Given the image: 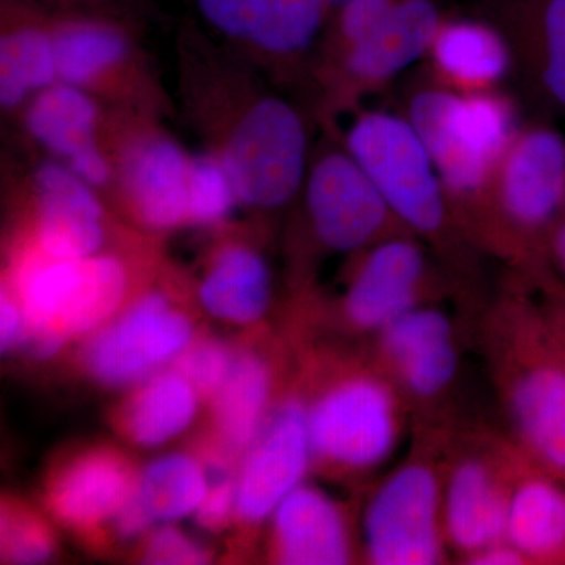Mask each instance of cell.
I'll return each mask as SVG.
<instances>
[{"mask_svg": "<svg viewBox=\"0 0 565 565\" xmlns=\"http://www.w3.org/2000/svg\"><path fill=\"white\" fill-rule=\"evenodd\" d=\"M181 84L193 126L232 174L241 206L278 210L302 191L307 125L291 103L258 87L247 61L188 47Z\"/></svg>", "mask_w": 565, "mask_h": 565, "instance_id": "6da1fadb", "label": "cell"}, {"mask_svg": "<svg viewBox=\"0 0 565 565\" xmlns=\"http://www.w3.org/2000/svg\"><path fill=\"white\" fill-rule=\"evenodd\" d=\"M7 288L24 313L22 348L35 359H51L70 338L109 322L128 292V270L117 256L51 258L32 243L14 262Z\"/></svg>", "mask_w": 565, "mask_h": 565, "instance_id": "7a4b0ae2", "label": "cell"}, {"mask_svg": "<svg viewBox=\"0 0 565 565\" xmlns=\"http://www.w3.org/2000/svg\"><path fill=\"white\" fill-rule=\"evenodd\" d=\"M407 118L446 192L462 199L486 191L516 134L511 106L490 92L426 88L412 98Z\"/></svg>", "mask_w": 565, "mask_h": 565, "instance_id": "3957f363", "label": "cell"}, {"mask_svg": "<svg viewBox=\"0 0 565 565\" xmlns=\"http://www.w3.org/2000/svg\"><path fill=\"white\" fill-rule=\"evenodd\" d=\"M345 151L373 181L393 217L423 234L444 228L448 192L408 118L384 110L364 111L345 134Z\"/></svg>", "mask_w": 565, "mask_h": 565, "instance_id": "277c9868", "label": "cell"}, {"mask_svg": "<svg viewBox=\"0 0 565 565\" xmlns=\"http://www.w3.org/2000/svg\"><path fill=\"white\" fill-rule=\"evenodd\" d=\"M136 117L111 134V185L141 225L172 232L189 223L192 154L145 111Z\"/></svg>", "mask_w": 565, "mask_h": 565, "instance_id": "5b68a950", "label": "cell"}, {"mask_svg": "<svg viewBox=\"0 0 565 565\" xmlns=\"http://www.w3.org/2000/svg\"><path fill=\"white\" fill-rule=\"evenodd\" d=\"M51 31L58 81L92 93L102 102L145 104L154 96L131 33L103 14L52 13Z\"/></svg>", "mask_w": 565, "mask_h": 565, "instance_id": "8992f818", "label": "cell"}, {"mask_svg": "<svg viewBox=\"0 0 565 565\" xmlns=\"http://www.w3.org/2000/svg\"><path fill=\"white\" fill-rule=\"evenodd\" d=\"M308 430L313 455L348 470H367L396 445V397L370 375L345 379L308 408Z\"/></svg>", "mask_w": 565, "mask_h": 565, "instance_id": "52a82bcc", "label": "cell"}, {"mask_svg": "<svg viewBox=\"0 0 565 565\" xmlns=\"http://www.w3.org/2000/svg\"><path fill=\"white\" fill-rule=\"evenodd\" d=\"M192 337L188 316L162 294L151 292L99 327L85 345L84 363L102 384H137L177 362Z\"/></svg>", "mask_w": 565, "mask_h": 565, "instance_id": "ba28073f", "label": "cell"}, {"mask_svg": "<svg viewBox=\"0 0 565 565\" xmlns=\"http://www.w3.org/2000/svg\"><path fill=\"white\" fill-rule=\"evenodd\" d=\"M200 17L244 61L288 65L321 36L327 0H195Z\"/></svg>", "mask_w": 565, "mask_h": 565, "instance_id": "9c48e42d", "label": "cell"}, {"mask_svg": "<svg viewBox=\"0 0 565 565\" xmlns=\"http://www.w3.org/2000/svg\"><path fill=\"white\" fill-rule=\"evenodd\" d=\"M440 490L434 471L407 465L390 476L367 505L364 539L377 565L440 563Z\"/></svg>", "mask_w": 565, "mask_h": 565, "instance_id": "30bf717a", "label": "cell"}, {"mask_svg": "<svg viewBox=\"0 0 565 565\" xmlns=\"http://www.w3.org/2000/svg\"><path fill=\"white\" fill-rule=\"evenodd\" d=\"M302 191L316 236L332 250L353 252L373 243L393 217L384 196L345 150L316 158Z\"/></svg>", "mask_w": 565, "mask_h": 565, "instance_id": "8fae6325", "label": "cell"}, {"mask_svg": "<svg viewBox=\"0 0 565 565\" xmlns=\"http://www.w3.org/2000/svg\"><path fill=\"white\" fill-rule=\"evenodd\" d=\"M22 125L50 158L68 166L95 189L114 182L103 107L92 93L57 81L22 107Z\"/></svg>", "mask_w": 565, "mask_h": 565, "instance_id": "7c38bea8", "label": "cell"}, {"mask_svg": "<svg viewBox=\"0 0 565 565\" xmlns=\"http://www.w3.org/2000/svg\"><path fill=\"white\" fill-rule=\"evenodd\" d=\"M498 200L522 232L545 239L565 211V139L548 126L516 131L497 174Z\"/></svg>", "mask_w": 565, "mask_h": 565, "instance_id": "4fadbf2b", "label": "cell"}, {"mask_svg": "<svg viewBox=\"0 0 565 565\" xmlns=\"http://www.w3.org/2000/svg\"><path fill=\"white\" fill-rule=\"evenodd\" d=\"M514 422L534 462L565 481V364L544 315L535 316L511 392Z\"/></svg>", "mask_w": 565, "mask_h": 565, "instance_id": "5bb4252c", "label": "cell"}, {"mask_svg": "<svg viewBox=\"0 0 565 565\" xmlns=\"http://www.w3.org/2000/svg\"><path fill=\"white\" fill-rule=\"evenodd\" d=\"M311 455L308 408L299 401H286L245 451L236 479L237 519L259 523L274 515L302 482Z\"/></svg>", "mask_w": 565, "mask_h": 565, "instance_id": "9a60e30c", "label": "cell"}, {"mask_svg": "<svg viewBox=\"0 0 565 565\" xmlns=\"http://www.w3.org/2000/svg\"><path fill=\"white\" fill-rule=\"evenodd\" d=\"M32 244L51 258L96 255L106 243V211L98 192L65 163L47 158L32 170Z\"/></svg>", "mask_w": 565, "mask_h": 565, "instance_id": "2e32d148", "label": "cell"}, {"mask_svg": "<svg viewBox=\"0 0 565 565\" xmlns=\"http://www.w3.org/2000/svg\"><path fill=\"white\" fill-rule=\"evenodd\" d=\"M444 20L435 0H401L370 35L343 50L344 76L360 87L393 79L429 54Z\"/></svg>", "mask_w": 565, "mask_h": 565, "instance_id": "e0dca14e", "label": "cell"}, {"mask_svg": "<svg viewBox=\"0 0 565 565\" xmlns=\"http://www.w3.org/2000/svg\"><path fill=\"white\" fill-rule=\"evenodd\" d=\"M426 273L422 248L407 239L375 245L345 294L349 321L364 330H384L416 307Z\"/></svg>", "mask_w": 565, "mask_h": 565, "instance_id": "ac0fdd59", "label": "cell"}, {"mask_svg": "<svg viewBox=\"0 0 565 565\" xmlns=\"http://www.w3.org/2000/svg\"><path fill=\"white\" fill-rule=\"evenodd\" d=\"M58 81L51 18L24 0L3 2L0 35V106L21 109Z\"/></svg>", "mask_w": 565, "mask_h": 565, "instance_id": "d6986e66", "label": "cell"}, {"mask_svg": "<svg viewBox=\"0 0 565 565\" xmlns=\"http://www.w3.org/2000/svg\"><path fill=\"white\" fill-rule=\"evenodd\" d=\"M493 24L514 32V51H525L535 87L565 114V0H486Z\"/></svg>", "mask_w": 565, "mask_h": 565, "instance_id": "ffe728a7", "label": "cell"}, {"mask_svg": "<svg viewBox=\"0 0 565 565\" xmlns=\"http://www.w3.org/2000/svg\"><path fill=\"white\" fill-rule=\"evenodd\" d=\"M382 333L386 359L412 394L430 397L451 384L459 359L444 313L414 307Z\"/></svg>", "mask_w": 565, "mask_h": 565, "instance_id": "44dd1931", "label": "cell"}, {"mask_svg": "<svg viewBox=\"0 0 565 565\" xmlns=\"http://www.w3.org/2000/svg\"><path fill=\"white\" fill-rule=\"evenodd\" d=\"M274 545L281 564L340 565L351 559L343 512L321 490L302 484L274 512Z\"/></svg>", "mask_w": 565, "mask_h": 565, "instance_id": "7402d4cb", "label": "cell"}, {"mask_svg": "<svg viewBox=\"0 0 565 565\" xmlns=\"http://www.w3.org/2000/svg\"><path fill=\"white\" fill-rule=\"evenodd\" d=\"M206 471L188 455L163 456L136 478L129 497L115 516L122 537H136L156 523L177 522L195 514L206 494Z\"/></svg>", "mask_w": 565, "mask_h": 565, "instance_id": "603a6c76", "label": "cell"}, {"mask_svg": "<svg viewBox=\"0 0 565 565\" xmlns=\"http://www.w3.org/2000/svg\"><path fill=\"white\" fill-rule=\"evenodd\" d=\"M136 478L129 465L114 452L95 451L82 456L52 484V512L65 525L93 530L117 516Z\"/></svg>", "mask_w": 565, "mask_h": 565, "instance_id": "cb8c5ba5", "label": "cell"}, {"mask_svg": "<svg viewBox=\"0 0 565 565\" xmlns=\"http://www.w3.org/2000/svg\"><path fill=\"white\" fill-rule=\"evenodd\" d=\"M429 54L460 92H486L512 68L511 41L489 20H444Z\"/></svg>", "mask_w": 565, "mask_h": 565, "instance_id": "d4e9b609", "label": "cell"}, {"mask_svg": "<svg viewBox=\"0 0 565 565\" xmlns=\"http://www.w3.org/2000/svg\"><path fill=\"white\" fill-rule=\"evenodd\" d=\"M269 397L267 364L253 353L234 355L228 377L211 397L217 434V449L212 452L211 463L217 470H225L234 457L250 448L266 422Z\"/></svg>", "mask_w": 565, "mask_h": 565, "instance_id": "484cf974", "label": "cell"}, {"mask_svg": "<svg viewBox=\"0 0 565 565\" xmlns=\"http://www.w3.org/2000/svg\"><path fill=\"white\" fill-rule=\"evenodd\" d=\"M505 541L526 559L565 563V481L544 467L516 484L508 501Z\"/></svg>", "mask_w": 565, "mask_h": 565, "instance_id": "4316f807", "label": "cell"}, {"mask_svg": "<svg viewBox=\"0 0 565 565\" xmlns=\"http://www.w3.org/2000/svg\"><path fill=\"white\" fill-rule=\"evenodd\" d=\"M508 501L484 463H460L446 492V534L457 548L471 556L500 544L505 541Z\"/></svg>", "mask_w": 565, "mask_h": 565, "instance_id": "83f0119b", "label": "cell"}, {"mask_svg": "<svg viewBox=\"0 0 565 565\" xmlns=\"http://www.w3.org/2000/svg\"><path fill=\"white\" fill-rule=\"evenodd\" d=\"M270 296L273 277L266 259L244 244H230L215 253L199 291L207 313L233 323L259 321Z\"/></svg>", "mask_w": 565, "mask_h": 565, "instance_id": "f1b7e54d", "label": "cell"}, {"mask_svg": "<svg viewBox=\"0 0 565 565\" xmlns=\"http://www.w3.org/2000/svg\"><path fill=\"white\" fill-rule=\"evenodd\" d=\"M200 394L178 371H161L137 390L122 414V427L134 444L152 448L188 429Z\"/></svg>", "mask_w": 565, "mask_h": 565, "instance_id": "f546056e", "label": "cell"}, {"mask_svg": "<svg viewBox=\"0 0 565 565\" xmlns=\"http://www.w3.org/2000/svg\"><path fill=\"white\" fill-rule=\"evenodd\" d=\"M241 206L232 174L214 151L192 154L189 184V223L200 226L218 225Z\"/></svg>", "mask_w": 565, "mask_h": 565, "instance_id": "4dcf8cb0", "label": "cell"}, {"mask_svg": "<svg viewBox=\"0 0 565 565\" xmlns=\"http://www.w3.org/2000/svg\"><path fill=\"white\" fill-rule=\"evenodd\" d=\"M54 546L51 530L39 515L13 505L2 509V557L7 563H44Z\"/></svg>", "mask_w": 565, "mask_h": 565, "instance_id": "1f68e13d", "label": "cell"}, {"mask_svg": "<svg viewBox=\"0 0 565 565\" xmlns=\"http://www.w3.org/2000/svg\"><path fill=\"white\" fill-rule=\"evenodd\" d=\"M234 362L233 352L218 341L204 340L189 345L174 362L178 371L199 392L200 396H214Z\"/></svg>", "mask_w": 565, "mask_h": 565, "instance_id": "d6a6232c", "label": "cell"}, {"mask_svg": "<svg viewBox=\"0 0 565 565\" xmlns=\"http://www.w3.org/2000/svg\"><path fill=\"white\" fill-rule=\"evenodd\" d=\"M143 561L158 565L206 564L210 561V553L188 534L166 526L148 539Z\"/></svg>", "mask_w": 565, "mask_h": 565, "instance_id": "836d02e7", "label": "cell"}, {"mask_svg": "<svg viewBox=\"0 0 565 565\" xmlns=\"http://www.w3.org/2000/svg\"><path fill=\"white\" fill-rule=\"evenodd\" d=\"M236 515V481L221 478L210 484L202 504L196 509V522L204 530L218 531Z\"/></svg>", "mask_w": 565, "mask_h": 565, "instance_id": "e575fe53", "label": "cell"}, {"mask_svg": "<svg viewBox=\"0 0 565 565\" xmlns=\"http://www.w3.org/2000/svg\"><path fill=\"white\" fill-rule=\"evenodd\" d=\"M25 338V319L20 302L3 285L0 297V345L2 352L22 348Z\"/></svg>", "mask_w": 565, "mask_h": 565, "instance_id": "d590c367", "label": "cell"}, {"mask_svg": "<svg viewBox=\"0 0 565 565\" xmlns=\"http://www.w3.org/2000/svg\"><path fill=\"white\" fill-rule=\"evenodd\" d=\"M546 305L544 319L553 343L565 364V289L559 281L546 275Z\"/></svg>", "mask_w": 565, "mask_h": 565, "instance_id": "8d00e7d4", "label": "cell"}, {"mask_svg": "<svg viewBox=\"0 0 565 565\" xmlns=\"http://www.w3.org/2000/svg\"><path fill=\"white\" fill-rule=\"evenodd\" d=\"M36 7H51L54 13L61 14H103L110 17L109 11L114 0H29Z\"/></svg>", "mask_w": 565, "mask_h": 565, "instance_id": "74e56055", "label": "cell"}, {"mask_svg": "<svg viewBox=\"0 0 565 565\" xmlns=\"http://www.w3.org/2000/svg\"><path fill=\"white\" fill-rule=\"evenodd\" d=\"M471 563L482 565H516L525 564L526 557L514 548L511 544H494L489 548L482 550V552L476 553L471 556Z\"/></svg>", "mask_w": 565, "mask_h": 565, "instance_id": "f35d334b", "label": "cell"}, {"mask_svg": "<svg viewBox=\"0 0 565 565\" xmlns=\"http://www.w3.org/2000/svg\"><path fill=\"white\" fill-rule=\"evenodd\" d=\"M545 245L550 256L555 259L561 273L565 275V211L550 230Z\"/></svg>", "mask_w": 565, "mask_h": 565, "instance_id": "ab89813d", "label": "cell"}, {"mask_svg": "<svg viewBox=\"0 0 565 565\" xmlns=\"http://www.w3.org/2000/svg\"><path fill=\"white\" fill-rule=\"evenodd\" d=\"M327 2H329L330 9H337V7H340L345 0H327Z\"/></svg>", "mask_w": 565, "mask_h": 565, "instance_id": "60d3db41", "label": "cell"}]
</instances>
